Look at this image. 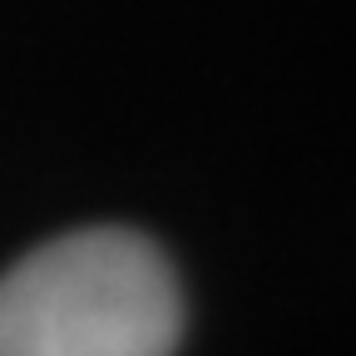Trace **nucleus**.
<instances>
[{"mask_svg": "<svg viewBox=\"0 0 356 356\" xmlns=\"http://www.w3.org/2000/svg\"><path fill=\"white\" fill-rule=\"evenodd\" d=\"M184 287L134 228H79L0 273V356H173Z\"/></svg>", "mask_w": 356, "mask_h": 356, "instance_id": "nucleus-1", "label": "nucleus"}]
</instances>
